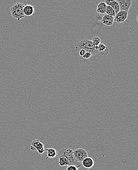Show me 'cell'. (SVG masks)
I'll return each instance as SVG.
<instances>
[{
    "instance_id": "6da1fadb",
    "label": "cell",
    "mask_w": 138,
    "mask_h": 170,
    "mask_svg": "<svg viewBox=\"0 0 138 170\" xmlns=\"http://www.w3.org/2000/svg\"><path fill=\"white\" fill-rule=\"evenodd\" d=\"M76 49L77 52L81 49H84L86 52H91L92 55L97 54L99 52L98 46H95L92 41L88 39H84L80 41L77 45Z\"/></svg>"
},
{
    "instance_id": "7a4b0ae2",
    "label": "cell",
    "mask_w": 138,
    "mask_h": 170,
    "mask_svg": "<svg viewBox=\"0 0 138 170\" xmlns=\"http://www.w3.org/2000/svg\"><path fill=\"white\" fill-rule=\"evenodd\" d=\"M65 156L67 158L69 161L70 165H74L78 168L81 167L82 164L76 159L73 154V151L72 149H61L58 153V157H59V156Z\"/></svg>"
},
{
    "instance_id": "3957f363",
    "label": "cell",
    "mask_w": 138,
    "mask_h": 170,
    "mask_svg": "<svg viewBox=\"0 0 138 170\" xmlns=\"http://www.w3.org/2000/svg\"><path fill=\"white\" fill-rule=\"evenodd\" d=\"M24 6L25 5L22 3L17 2L11 7L10 10L13 18L17 19L18 21H20L26 17L23 13Z\"/></svg>"
},
{
    "instance_id": "277c9868",
    "label": "cell",
    "mask_w": 138,
    "mask_h": 170,
    "mask_svg": "<svg viewBox=\"0 0 138 170\" xmlns=\"http://www.w3.org/2000/svg\"><path fill=\"white\" fill-rule=\"evenodd\" d=\"M30 149L32 151H37L41 154H42L45 152L44 146L43 143L38 140H34L32 141Z\"/></svg>"
},
{
    "instance_id": "5b68a950",
    "label": "cell",
    "mask_w": 138,
    "mask_h": 170,
    "mask_svg": "<svg viewBox=\"0 0 138 170\" xmlns=\"http://www.w3.org/2000/svg\"><path fill=\"white\" fill-rule=\"evenodd\" d=\"M73 154L76 159L81 163L85 158L88 156V152L82 148H78L75 149L73 151Z\"/></svg>"
},
{
    "instance_id": "8992f818",
    "label": "cell",
    "mask_w": 138,
    "mask_h": 170,
    "mask_svg": "<svg viewBox=\"0 0 138 170\" xmlns=\"http://www.w3.org/2000/svg\"><path fill=\"white\" fill-rule=\"evenodd\" d=\"M128 11L120 10L114 16V21L117 23H122L125 22L128 17Z\"/></svg>"
},
{
    "instance_id": "52a82bcc",
    "label": "cell",
    "mask_w": 138,
    "mask_h": 170,
    "mask_svg": "<svg viewBox=\"0 0 138 170\" xmlns=\"http://www.w3.org/2000/svg\"><path fill=\"white\" fill-rule=\"evenodd\" d=\"M119 4L120 10L129 11L130 8L132 4V0H115Z\"/></svg>"
},
{
    "instance_id": "ba28073f",
    "label": "cell",
    "mask_w": 138,
    "mask_h": 170,
    "mask_svg": "<svg viewBox=\"0 0 138 170\" xmlns=\"http://www.w3.org/2000/svg\"><path fill=\"white\" fill-rule=\"evenodd\" d=\"M84 168L86 169H91L93 167L94 165V161L92 158L90 157H86L81 162Z\"/></svg>"
},
{
    "instance_id": "9c48e42d",
    "label": "cell",
    "mask_w": 138,
    "mask_h": 170,
    "mask_svg": "<svg viewBox=\"0 0 138 170\" xmlns=\"http://www.w3.org/2000/svg\"><path fill=\"white\" fill-rule=\"evenodd\" d=\"M23 13L26 17H30L31 16H33L35 13L34 6L31 4L25 5L23 8Z\"/></svg>"
},
{
    "instance_id": "30bf717a",
    "label": "cell",
    "mask_w": 138,
    "mask_h": 170,
    "mask_svg": "<svg viewBox=\"0 0 138 170\" xmlns=\"http://www.w3.org/2000/svg\"><path fill=\"white\" fill-rule=\"evenodd\" d=\"M114 21V17L108 14H105L102 17V23L107 26H112Z\"/></svg>"
},
{
    "instance_id": "8fae6325",
    "label": "cell",
    "mask_w": 138,
    "mask_h": 170,
    "mask_svg": "<svg viewBox=\"0 0 138 170\" xmlns=\"http://www.w3.org/2000/svg\"><path fill=\"white\" fill-rule=\"evenodd\" d=\"M45 152H47V156L46 158V159L48 158H53L58 157V152L56 149L53 148H48L46 149H44Z\"/></svg>"
},
{
    "instance_id": "7c38bea8",
    "label": "cell",
    "mask_w": 138,
    "mask_h": 170,
    "mask_svg": "<svg viewBox=\"0 0 138 170\" xmlns=\"http://www.w3.org/2000/svg\"><path fill=\"white\" fill-rule=\"evenodd\" d=\"M107 4L103 1H101L97 6V12L100 14H104L106 13Z\"/></svg>"
},
{
    "instance_id": "4fadbf2b",
    "label": "cell",
    "mask_w": 138,
    "mask_h": 170,
    "mask_svg": "<svg viewBox=\"0 0 138 170\" xmlns=\"http://www.w3.org/2000/svg\"><path fill=\"white\" fill-rule=\"evenodd\" d=\"M105 3H106V4L107 6H110L114 10L116 14L117 13H119L120 11V7L118 3L114 0V1H112V2H108V1H105Z\"/></svg>"
},
{
    "instance_id": "5bb4252c",
    "label": "cell",
    "mask_w": 138,
    "mask_h": 170,
    "mask_svg": "<svg viewBox=\"0 0 138 170\" xmlns=\"http://www.w3.org/2000/svg\"><path fill=\"white\" fill-rule=\"evenodd\" d=\"M59 164L61 167L69 166L70 165V162L67 158L63 156H59Z\"/></svg>"
},
{
    "instance_id": "9a60e30c",
    "label": "cell",
    "mask_w": 138,
    "mask_h": 170,
    "mask_svg": "<svg viewBox=\"0 0 138 170\" xmlns=\"http://www.w3.org/2000/svg\"><path fill=\"white\" fill-rule=\"evenodd\" d=\"M106 14L114 17L116 16V13H115L114 10L110 6H107V5L106 7Z\"/></svg>"
},
{
    "instance_id": "2e32d148",
    "label": "cell",
    "mask_w": 138,
    "mask_h": 170,
    "mask_svg": "<svg viewBox=\"0 0 138 170\" xmlns=\"http://www.w3.org/2000/svg\"><path fill=\"white\" fill-rule=\"evenodd\" d=\"M98 50L99 51V53H100L101 55H102L105 51L108 50V49L105 45L102 44V43H100L98 46Z\"/></svg>"
},
{
    "instance_id": "e0dca14e",
    "label": "cell",
    "mask_w": 138,
    "mask_h": 170,
    "mask_svg": "<svg viewBox=\"0 0 138 170\" xmlns=\"http://www.w3.org/2000/svg\"><path fill=\"white\" fill-rule=\"evenodd\" d=\"M92 43L95 46H98L101 43L100 38L98 36H94L92 40Z\"/></svg>"
},
{
    "instance_id": "ac0fdd59",
    "label": "cell",
    "mask_w": 138,
    "mask_h": 170,
    "mask_svg": "<svg viewBox=\"0 0 138 170\" xmlns=\"http://www.w3.org/2000/svg\"><path fill=\"white\" fill-rule=\"evenodd\" d=\"M92 54L91 52H86L85 54H84V56H83L82 57L85 59H90V58L92 57Z\"/></svg>"
},
{
    "instance_id": "d6986e66",
    "label": "cell",
    "mask_w": 138,
    "mask_h": 170,
    "mask_svg": "<svg viewBox=\"0 0 138 170\" xmlns=\"http://www.w3.org/2000/svg\"><path fill=\"white\" fill-rule=\"evenodd\" d=\"M66 170H78V168L74 165H69Z\"/></svg>"
},
{
    "instance_id": "ffe728a7",
    "label": "cell",
    "mask_w": 138,
    "mask_h": 170,
    "mask_svg": "<svg viewBox=\"0 0 138 170\" xmlns=\"http://www.w3.org/2000/svg\"><path fill=\"white\" fill-rule=\"evenodd\" d=\"M86 52V51L85 50H84V49H81V50H80L78 51L79 54L80 56H81V57H83V56H84Z\"/></svg>"
},
{
    "instance_id": "44dd1931",
    "label": "cell",
    "mask_w": 138,
    "mask_h": 170,
    "mask_svg": "<svg viewBox=\"0 0 138 170\" xmlns=\"http://www.w3.org/2000/svg\"><path fill=\"white\" fill-rule=\"evenodd\" d=\"M105 1H108V2H112V1H114V0H105Z\"/></svg>"
},
{
    "instance_id": "7402d4cb",
    "label": "cell",
    "mask_w": 138,
    "mask_h": 170,
    "mask_svg": "<svg viewBox=\"0 0 138 170\" xmlns=\"http://www.w3.org/2000/svg\"><path fill=\"white\" fill-rule=\"evenodd\" d=\"M137 22L138 23V16H137Z\"/></svg>"
}]
</instances>
